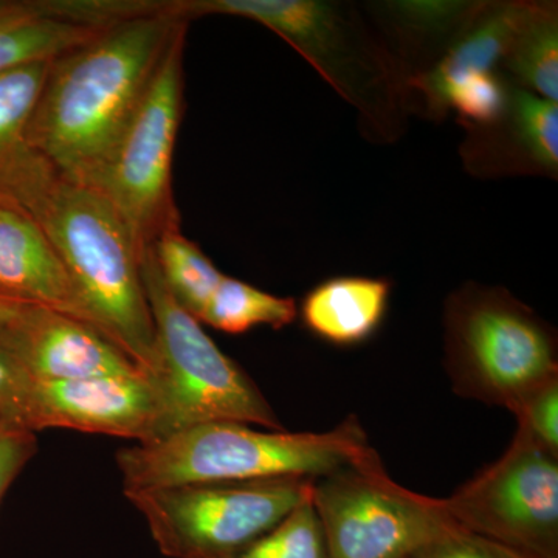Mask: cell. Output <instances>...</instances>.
Instances as JSON below:
<instances>
[{"mask_svg": "<svg viewBox=\"0 0 558 558\" xmlns=\"http://www.w3.org/2000/svg\"><path fill=\"white\" fill-rule=\"evenodd\" d=\"M189 22L172 38L137 112L105 167L86 186L105 194L130 223L140 247L180 229L172 156L183 112V47Z\"/></svg>", "mask_w": 558, "mask_h": 558, "instance_id": "cell-9", "label": "cell"}, {"mask_svg": "<svg viewBox=\"0 0 558 558\" xmlns=\"http://www.w3.org/2000/svg\"><path fill=\"white\" fill-rule=\"evenodd\" d=\"M68 270L92 325L153 379L156 332L143 286L142 250L100 191L58 179L31 213Z\"/></svg>", "mask_w": 558, "mask_h": 558, "instance_id": "cell-4", "label": "cell"}, {"mask_svg": "<svg viewBox=\"0 0 558 558\" xmlns=\"http://www.w3.org/2000/svg\"><path fill=\"white\" fill-rule=\"evenodd\" d=\"M312 480L185 484L124 495L165 556L231 558L284 520L311 494Z\"/></svg>", "mask_w": 558, "mask_h": 558, "instance_id": "cell-7", "label": "cell"}, {"mask_svg": "<svg viewBox=\"0 0 558 558\" xmlns=\"http://www.w3.org/2000/svg\"><path fill=\"white\" fill-rule=\"evenodd\" d=\"M231 558H330L312 488L284 520Z\"/></svg>", "mask_w": 558, "mask_h": 558, "instance_id": "cell-22", "label": "cell"}, {"mask_svg": "<svg viewBox=\"0 0 558 558\" xmlns=\"http://www.w3.org/2000/svg\"><path fill=\"white\" fill-rule=\"evenodd\" d=\"M50 62H27L0 72V199L28 213L60 179L28 140Z\"/></svg>", "mask_w": 558, "mask_h": 558, "instance_id": "cell-16", "label": "cell"}, {"mask_svg": "<svg viewBox=\"0 0 558 558\" xmlns=\"http://www.w3.org/2000/svg\"><path fill=\"white\" fill-rule=\"evenodd\" d=\"M442 329L444 363L462 398L510 410L558 376L556 329L505 288L465 282L444 303Z\"/></svg>", "mask_w": 558, "mask_h": 558, "instance_id": "cell-5", "label": "cell"}, {"mask_svg": "<svg viewBox=\"0 0 558 558\" xmlns=\"http://www.w3.org/2000/svg\"><path fill=\"white\" fill-rule=\"evenodd\" d=\"M442 501L481 538L521 558H558V457L520 428L498 461Z\"/></svg>", "mask_w": 558, "mask_h": 558, "instance_id": "cell-10", "label": "cell"}, {"mask_svg": "<svg viewBox=\"0 0 558 558\" xmlns=\"http://www.w3.org/2000/svg\"><path fill=\"white\" fill-rule=\"evenodd\" d=\"M509 411L519 422L517 428L558 457V376L529 389Z\"/></svg>", "mask_w": 558, "mask_h": 558, "instance_id": "cell-23", "label": "cell"}, {"mask_svg": "<svg viewBox=\"0 0 558 558\" xmlns=\"http://www.w3.org/2000/svg\"><path fill=\"white\" fill-rule=\"evenodd\" d=\"M392 282L387 278L337 277L319 282L301 303V319L318 339L352 347L379 329Z\"/></svg>", "mask_w": 558, "mask_h": 558, "instance_id": "cell-18", "label": "cell"}, {"mask_svg": "<svg viewBox=\"0 0 558 558\" xmlns=\"http://www.w3.org/2000/svg\"><path fill=\"white\" fill-rule=\"evenodd\" d=\"M150 247L171 295L199 319L223 275L180 229L160 234Z\"/></svg>", "mask_w": 558, "mask_h": 558, "instance_id": "cell-21", "label": "cell"}, {"mask_svg": "<svg viewBox=\"0 0 558 558\" xmlns=\"http://www.w3.org/2000/svg\"><path fill=\"white\" fill-rule=\"evenodd\" d=\"M140 267L156 332L153 381L160 403V439L208 422L284 429L245 371L171 295L150 245L143 247Z\"/></svg>", "mask_w": 558, "mask_h": 558, "instance_id": "cell-6", "label": "cell"}, {"mask_svg": "<svg viewBox=\"0 0 558 558\" xmlns=\"http://www.w3.org/2000/svg\"><path fill=\"white\" fill-rule=\"evenodd\" d=\"M411 558H413V557H411Z\"/></svg>", "mask_w": 558, "mask_h": 558, "instance_id": "cell-28", "label": "cell"}, {"mask_svg": "<svg viewBox=\"0 0 558 558\" xmlns=\"http://www.w3.org/2000/svg\"><path fill=\"white\" fill-rule=\"evenodd\" d=\"M186 22L226 14L277 33L357 112L369 142H398L409 126V76L362 7L328 0H174Z\"/></svg>", "mask_w": 558, "mask_h": 558, "instance_id": "cell-2", "label": "cell"}, {"mask_svg": "<svg viewBox=\"0 0 558 558\" xmlns=\"http://www.w3.org/2000/svg\"><path fill=\"white\" fill-rule=\"evenodd\" d=\"M0 299L92 325L46 231L27 209L7 199H0Z\"/></svg>", "mask_w": 558, "mask_h": 558, "instance_id": "cell-14", "label": "cell"}, {"mask_svg": "<svg viewBox=\"0 0 558 558\" xmlns=\"http://www.w3.org/2000/svg\"><path fill=\"white\" fill-rule=\"evenodd\" d=\"M483 0H381L363 3L407 76L427 72L468 27Z\"/></svg>", "mask_w": 558, "mask_h": 558, "instance_id": "cell-17", "label": "cell"}, {"mask_svg": "<svg viewBox=\"0 0 558 558\" xmlns=\"http://www.w3.org/2000/svg\"><path fill=\"white\" fill-rule=\"evenodd\" d=\"M464 170L476 179H558V102L512 84L508 105L486 124H461Z\"/></svg>", "mask_w": 558, "mask_h": 558, "instance_id": "cell-12", "label": "cell"}, {"mask_svg": "<svg viewBox=\"0 0 558 558\" xmlns=\"http://www.w3.org/2000/svg\"><path fill=\"white\" fill-rule=\"evenodd\" d=\"M7 328L22 365L38 384L145 373L100 329L61 312L25 306Z\"/></svg>", "mask_w": 558, "mask_h": 558, "instance_id": "cell-13", "label": "cell"}, {"mask_svg": "<svg viewBox=\"0 0 558 558\" xmlns=\"http://www.w3.org/2000/svg\"><path fill=\"white\" fill-rule=\"evenodd\" d=\"M24 307L25 306H21V304L0 299V323L10 322V319L16 317Z\"/></svg>", "mask_w": 558, "mask_h": 558, "instance_id": "cell-27", "label": "cell"}, {"mask_svg": "<svg viewBox=\"0 0 558 558\" xmlns=\"http://www.w3.org/2000/svg\"><path fill=\"white\" fill-rule=\"evenodd\" d=\"M371 450L368 436L354 416L325 433L208 422L120 450L117 464L124 492H134L288 476L318 478Z\"/></svg>", "mask_w": 558, "mask_h": 558, "instance_id": "cell-3", "label": "cell"}, {"mask_svg": "<svg viewBox=\"0 0 558 558\" xmlns=\"http://www.w3.org/2000/svg\"><path fill=\"white\" fill-rule=\"evenodd\" d=\"M296 317L295 300L271 295L241 279L223 275L199 322L222 332L244 333L256 326L281 329L292 325Z\"/></svg>", "mask_w": 558, "mask_h": 558, "instance_id": "cell-20", "label": "cell"}, {"mask_svg": "<svg viewBox=\"0 0 558 558\" xmlns=\"http://www.w3.org/2000/svg\"><path fill=\"white\" fill-rule=\"evenodd\" d=\"M312 505L330 558H411L459 527L442 499L391 480L374 450L312 480Z\"/></svg>", "mask_w": 558, "mask_h": 558, "instance_id": "cell-8", "label": "cell"}, {"mask_svg": "<svg viewBox=\"0 0 558 558\" xmlns=\"http://www.w3.org/2000/svg\"><path fill=\"white\" fill-rule=\"evenodd\" d=\"M22 428L75 429L137 444L160 439V403L148 374L33 385Z\"/></svg>", "mask_w": 558, "mask_h": 558, "instance_id": "cell-11", "label": "cell"}, {"mask_svg": "<svg viewBox=\"0 0 558 558\" xmlns=\"http://www.w3.org/2000/svg\"><path fill=\"white\" fill-rule=\"evenodd\" d=\"M7 323H0V424L22 428L35 381L22 365Z\"/></svg>", "mask_w": 558, "mask_h": 558, "instance_id": "cell-24", "label": "cell"}, {"mask_svg": "<svg viewBox=\"0 0 558 558\" xmlns=\"http://www.w3.org/2000/svg\"><path fill=\"white\" fill-rule=\"evenodd\" d=\"M501 73L521 89L546 100L558 101V9L557 2L529 0Z\"/></svg>", "mask_w": 558, "mask_h": 558, "instance_id": "cell-19", "label": "cell"}, {"mask_svg": "<svg viewBox=\"0 0 558 558\" xmlns=\"http://www.w3.org/2000/svg\"><path fill=\"white\" fill-rule=\"evenodd\" d=\"M35 451V433L0 424V502Z\"/></svg>", "mask_w": 558, "mask_h": 558, "instance_id": "cell-26", "label": "cell"}, {"mask_svg": "<svg viewBox=\"0 0 558 558\" xmlns=\"http://www.w3.org/2000/svg\"><path fill=\"white\" fill-rule=\"evenodd\" d=\"M413 558H521L517 554L457 527L418 550Z\"/></svg>", "mask_w": 558, "mask_h": 558, "instance_id": "cell-25", "label": "cell"}, {"mask_svg": "<svg viewBox=\"0 0 558 558\" xmlns=\"http://www.w3.org/2000/svg\"><path fill=\"white\" fill-rule=\"evenodd\" d=\"M116 17L113 0H0V72L54 60Z\"/></svg>", "mask_w": 558, "mask_h": 558, "instance_id": "cell-15", "label": "cell"}, {"mask_svg": "<svg viewBox=\"0 0 558 558\" xmlns=\"http://www.w3.org/2000/svg\"><path fill=\"white\" fill-rule=\"evenodd\" d=\"M185 22L149 0L51 60L28 140L58 178L87 185L105 167Z\"/></svg>", "mask_w": 558, "mask_h": 558, "instance_id": "cell-1", "label": "cell"}]
</instances>
